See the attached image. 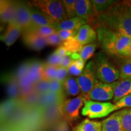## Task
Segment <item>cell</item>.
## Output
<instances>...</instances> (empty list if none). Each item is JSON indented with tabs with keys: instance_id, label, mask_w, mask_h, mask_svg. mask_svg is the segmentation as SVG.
<instances>
[{
	"instance_id": "1",
	"label": "cell",
	"mask_w": 131,
	"mask_h": 131,
	"mask_svg": "<svg viewBox=\"0 0 131 131\" xmlns=\"http://www.w3.org/2000/svg\"><path fill=\"white\" fill-rule=\"evenodd\" d=\"M98 25L131 38V3L117 1L98 15L91 26L94 28Z\"/></svg>"
},
{
	"instance_id": "2",
	"label": "cell",
	"mask_w": 131,
	"mask_h": 131,
	"mask_svg": "<svg viewBox=\"0 0 131 131\" xmlns=\"http://www.w3.org/2000/svg\"><path fill=\"white\" fill-rule=\"evenodd\" d=\"M94 29L97 34L100 46L105 53L122 58L130 57L131 38L100 25L96 26Z\"/></svg>"
},
{
	"instance_id": "3",
	"label": "cell",
	"mask_w": 131,
	"mask_h": 131,
	"mask_svg": "<svg viewBox=\"0 0 131 131\" xmlns=\"http://www.w3.org/2000/svg\"><path fill=\"white\" fill-rule=\"evenodd\" d=\"M96 77L103 83H112L120 79L119 69L103 52L96 54L94 60Z\"/></svg>"
},
{
	"instance_id": "4",
	"label": "cell",
	"mask_w": 131,
	"mask_h": 131,
	"mask_svg": "<svg viewBox=\"0 0 131 131\" xmlns=\"http://www.w3.org/2000/svg\"><path fill=\"white\" fill-rule=\"evenodd\" d=\"M27 4L30 7H35L45 13L58 24L69 19L63 3L61 1L37 0L30 1Z\"/></svg>"
},
{
	"instance_id": "5",
	"label": "cell",
	"mask_w": 131,
	"mask_h": 131,
	"mask_svg": "<svg viewBox=\"0 0 131 131\" xmlns=\"http://www.w3.org/2000/svg\"><path fill=\"white\" fill-rule=\"evenodd\" d=\"M115 111V104L112 103L84 100L81 114L89 119L101 118L109 115Z\"/></svg>"
},
{
	"instance_id": "6",
	"label": "cell",
	"mask_w": 131,
	"mask_h": 131,
	"mask_svg": "<svg viewBox=\"0 0 131 131\" xmlns=\"http://www.w3.org/2000/svg\"><path fill=\"white\" fill-rule=\"evenodd\" d=\"M76 80L81 90V95L84 100H87L90 92L100 82L96 75L94 60L90 61L86 66L83 72Z\"/></svg>"
},
{
	"instance_id": "7",
	"label": "cell",
	"mask_w": 131,
	"mask_h": 131,
	"mask_svg": "<svg viewBox=\"0 0 131 131\" xmlns=\"http://www.w3.org/2000/svg\"><path fill=\"white\" fill-rule=\"evenodd\" d=\"M84 103L81 94L77 97L64 100L60 105V110L65 121L72 124L80 118V110Z\"/></svg>"
},
{
	"instance_id": "8",
	"label": "cell",
	"mask_w": 131,
	"mask_h": 131,
	"mask_svg": "<svg viewBox=\"0 0 131 131\" xmlns=\"http://www.w3.org/2000/svg\"><path fill=\"white\" fill-rule=\"evenodd\" d=\"M118 81L112 83H103L100 81L93 88L87 98V100L105 101L112 100L114 96V91Z\"/></svg>"
},
{
	"instance_id": "9",
	"label": "cell",
	"mask_w": 131,
	"mask_h": 131,
	"mask_svg": "<svg viewBox=\"0 0 131 131\" xmlns=\"http://www.w3.org/2000/svg\"><path fill=\"white\" fill-rule=\"evenodd\" d=\"M14 21L21 26L23 32L30 30L34 27V25L32 23L30 7L27 3L16 2Z\"/></svg>"
},
{
	"instance_id": "10",
	"label": "cell",
	"mask_w": 131,
	"mask_h": 131,
	"mask_svg": "<svg viewBox=\"0 0 131 131\" xmlns=\"http://www.w3.org/2000/svg\"><path fill=\"white\" fill-rule=\"evenodd\" d=\"M77 16L81 18L91 26L96 20V15L89 0H77L76 2Z\"/></svg>"
},
{
	"instance_id": "11",
	"label": "cell",
	"mask_w": 131,
	"mask_h": 131,
	"mask_svg": "<svg viewBox=\"0 0 131 131\" xmlns=\"http://www.w3.org/2000/svg\"><path fill=\"white\" fill-rule=\"evenodd\" d=\"M23 40L26 46L32 50H42L47 45L46 40L32 29L23 32Z\"/></svg>"
},
{
	"instance_id": "12",
	"label": "cell",
	"mask_w": 131,
	"mask_h": 131,
	"mask_svg": "<svg viewBox=\"0 0 131 131\" xmlns=\"http://www.w3.org/2000/svg\"><path fill=\"white\" fill-rule=\"evenodd\" d=\"M75 37L84 46L95 42L97 40V34L91 26L86 24L80 27Z\"/></svg>"
},
{
	"instance_id": "13",
	"label": "cell",
	"mask_w": 131,
	"mask_h": 131,
	"mask_svg": "<svg viewBox=\"0 0 131 131\" xmlns=\"http://www.w3.org/2000/svg\"><path fill=\"white\" fill-rule=\"evenodd\" d=\"M22 32L23 29L21 26L15 21H12L7 24L4 32L1 35V40L7 47H10L16 41Z\"/></svg>"
},
{
	"instance_id": "14",
	"label": "cell",
	"mask_w": 131,
	"mask_h": 131,
	"mask_svg": "<svg viewBox=\"0 0 131 131\" xmlns=\"http://www.w3.org/2000/svg\"><path fill=\"white\" fill-rule=\"evenodd\" d=\"M30 9L32 23L34 26H49L56 29L57 30L58 24H57L51 18L35 7H30Z\"/></svg>"
},
{
	"instance_id": "15",
	"label": "cell",
	"mask_w": 131,
	"mask_h": 131,
	"mask_svg": "<svg viewBox=\"0 0 131 131\" xmlns=\"http://www.w3.org/2000/svg\"><path fill=\"white\" fill-rule=\"evenodd\" d=\"M16 2L1 1V21L8 24L14 21L15 16Z\"/></svg>"
},
{
	"instance_id": "16",
	"label": "cell",
	"mask_w": 131,
	"mask_h": 131,
	"mask_svg": "<svg viewBox=\"0 0 131 131\" xmlns=\"http://www.w3.org/2000/svg\"><path fill=\"white\" fill-rule=\"evenodd\" d=\"M101 131H124L121 122L119 111L114 113L102 121Z\"/></svg>"
},
{
	"instance_id": "17",
	"label": "cell",
	"mask_w": 131,
	"mask_h": 131,
	"mask_svg": "<svg viewBox=\"0 0 131 131\" xmlns=\"http://www.w3.org/2000/svg\"><path fill=\"white\" fill-rule=\"evenodd\" d=\"M64 95H58L49 92L40 96L38 104L40 109H44L53 105H60L64 101Z\"/></svg>"
},
{
	"instance_id": "18",
	"label": "cell",
	"mask_w": 131,
	"mask_h": 131,
	"mask_svg": "<svg viewBox=\"0 0 131 131\" xmlns=\"http://www.w3.org/2000/svg\"><path fill=\"white\" fill-rule=\"evenodd\" d=\"M131 94V78L119 80L114 91L113 102L117 103L121 98Z\"/></svg>"
},
{
	"instance_id": "19",
	"label": "cell",
	"mask_w": 131,
	"mask_h": 131,
	"mask_svg": "<svg viewBox=\"0 0 131 131\" xmlns=\"http://www.w3.org/2000/svg\"><path fill=\"white\" fill-rule=\"evenodd\" d=\"M86 24L87 22L84 19L78 17V16H76V17L72 18L67 19V20L62 22L61 23L59 24L58 27H57V30H68L78 31L80 27Z\"/></svg>"
},
{
	"instance_id": "20",
	"label": "cell",
	"mask_w": 131,
	"mask_h": 131,
	"mask_svg": "<svg viewBox=\"0 0 131 131\" xmlns=\"http://www.w3.org/2000/svg\"><path fill=\"white\" fill-rule=\"evenodd\" d=\"M102 122L86 118L73 127L72 131H101Z\"/></svg>"
},
{
	"instance_id": "21",
	"label": "cell",
	"mask_w": 131,
	"mask_h": 131,
	"mask_svg": "<svg viewBox=\"0 0 131 131\" xmlns=\"http://www.w3.org/2000/svg\"><path fill=\"white\" fill-rule=\"evenodd\" d=\"M63 89L66 95L68 96H77L81 94V90L76 79L68 77L63 83Z\"/></svg>"
},
{
	"instance_id": "22",
	"label": "cell",
	"mask_w": 131,
	"mask_h": 131,
	"mask_svg": "<svg viewBox=\"0 0 131 131\" xmlns=\"http://www.w3.org/2000/svg\"><path fill=\"white\" fill-rule=\"evenodd\" d=\"M43 65L44 64H42L38 61H34L30 63L27 76L34 84L42 80Z\"/></svg>"
},
{
	"instance_id": "23",
	"label": "cell",
	"mask_w": 131,
	"mask_h": 131,
	"mask_svg": "<svg viewBox=\"0 0 131 131\" xmlns=\"http://www.w3.org/2000/svg\"><path fill=\"white\" fill-rule=\"evenodd\" d=\"M91 2L97 16L101 13L105 12L117 1L113 0H92Z\"/></svg>"
},
{
	"instance_id": "24",
	"label": "cell",
	"mask_w": 131,
	"mask_h": 131,
	"mask_svg": "<svg viewBox=\"0 0 131 131\" xmlns=\"http://www.w3.org/2000/svg\"><path fill=\"white\" fill-rule=\"evenodd\" d=\"M120 79L131 78V58H124L119 64Z\"/></svg>"
},
{
	"instance_id": "25",
	"label": "cell",
	"mask_w": 131,
	"mask_h": 131,
	"mask_svg": "<svg viewBox=\"0 0 131 131\" xmlns=\"http://www.w3.org/2000/svg\"><path fill=\"white\" fill-rule=\"evenodd\" d=\"M62 45L67 49L69 52L72 53H77L81 51L83 46L81 45L75 37L69 38L68 40L64 41Z\"/></svg>"
},
{
	"instance_id": "26",
	"label": "cell",
	"mask_w": 131,
	"mask_h": 131,
	"mask_svg": "<svg viewBox=\"0 0 131 131\" xmlns=\"http://www.w3.org/2000/svg\"><path fill=\"white\" fill-rule=\"evenodd\" d=\"M121 122L124 131H131V107L119 111Z\"/></svg>"
},
{
	"instance_id": "27",
	"label": "cell",
	"mask_w": 131,
	"mask_h": 131,
	"mask_svg": "<svg viewBox=\"0 0 131 131\" xmlns=\"http://www.w3.org/2000/svg\"><path fill=\"white\" fill-rule=\"evenodd\" d=\"M58 68V67L52 66L49 65L47 63L44 64L42 73V80L50 81L55 79Z\"/></svg>"
},
{
	"instance_id": "28",
	"label": "cell",
	"mask_w": 131,
	"mask_h": 131,
	"mask_svg": "<svg viewBox=\"0 0 131 131\" xmlns=\"http://www.w3.org/2000/svg\"><path fill=\"white\" fill-rule=\"evenodd\" d=\"M34 91L40 96L50 92V81L41 80L35 83Z\"/></svg>"
},
{
	"instance_id": "29",
	"label": "cell",
	"mask_w": 131,
	"mask_h": 131,
	"mask_svg": "<svg viewBox=\"0 0 131 131\" xmlns=\"http://www.w3.org/2000/svg\"><path fill=\"white\" fill-rule=\"evenodd\" d=\"M96 47H97V45L96 43L90 44V45L84 46L81 51L80 52V55L82 60L86 61L88 59L92 57V56L94 55Z\"/></svg>"
},
{
	"instance_id": "30",
	"label": "cell",
	"mask_w": 131,
	"mask_h": 131,
	"mask_svg": "<svg viewBox=\"0 0 131 131\" xmlns=\"http://www.w3.org/2000/svg\"><path fill=\"white\" fill-rule=\"evenodd\" d=\"M62 2L69 18L77 16L76 12V0H64Z\"/></svg>"
},
{
	"instance_id": "31",
	"label": "cell",
	"mask_w": 131,
	"mask_h": 131,
	"mask_svg": "<svg viewBox=\"0 0 131 131\" xmlns=\"http://www.w3.org/2000/svg\"><path fill=\"white\" fill-rule=\"evenodd\" d=\"M32 30L35 31L37 34H38L42 37L47 38L49 35H52L53 33L56 32V29H55L53 27H49V26H34L32 27Z\"/></svg>"
},
{
	"instance_id": "32",
	"label": "cell",
	"mask_w": 131,
	"mask_h": 131,
	"mask_svg": "<svg viewBox=\"0 0 131 131\" xmlns=\"http://www.w3.org/2000/svg\"><path fill=\"white\" fill-rule=\"evenodd\" d=\"M115 106V110L118 111L119 109H126L131 107V94L125 96L121 98L117 103H114Z\"/></svg>"
},
{
	"instance_id": "33",
	"label": "cell",
	"mask_w": 131,
	"mask_h": 131,
	"mask_svg": "<svg viewBox=\"0 0 131 131\" xmlns=\"http://www.w3.org/2000/svg\"><path fill=\"white\" fill-rule=\"evenodd\" d=\"M63 83L54 79L50 81V92L58 95L64 94Z\"/></svg>"
},
{
	"instance_id": "34",
	"label": "cell",
	"mask_w": 131,
	"mask_h": 131,
	"mask_svg": "<svg viewBox=\"0 0 131 131\" xmlns=\"http://www.w3.org/2000/svg\"><path fill=\"white\" fill-rule=\"evenodd\" d=\"M19 92L20 91L17 80H10V82L9 83L8 86V94L12 98L16 97L19 95Z\"/></svg>"
},
{
	"instance_id": "35",
	"label": "cell",
	"mask_w": 131,
	"mask_h": 131,
	"mask_svg": "<svg viewBox=\"0 0 131 131\" xmlns=\"http://www.w3.org/2000/svg\"><path fill=\"white\" fill-rule=\"evenodd\" d=\"M46 40L47 45L52 46H59L63 44V42L57 32L46 38Z\"/></svg>"
},
{
	"instance_id": "36",
	"label": "cell",
	"mask_w": 131,
	"mask_h": 131,
	"mask_svg": "<svg viewBox=\"0 0 131 131\" xmlns=\"http://www.w3.org/2000/svg\"><path fill=\"white\" fill-rule=\"evenodd\" d=\"M62 58H63V57L58 55V54H57L55 52H54L53 53H52L51 55L48 57L46 63L48 64L49 65L52 66L59 67L60 64L61 63L62 60Z\"/></svg>"
},
{
	"instance_id": "37",
	"label": "cell",
	"mask_w": 131,
	"mask_h": 131,
	"mask_svg": "<svg viewBox=\"0 0 131 131\" xmlns=\"http://www.w3.org/2000/svg\"><path fill=\"white\" fill-rule=\"evenodd\" d=\"M78 31H73V30H59L57 31L58 35L60 36V38L63 41V42L65 41L66 40H68L69 38L71 37H75Z\"/></svg>"
},
{
	"instance_id": "38",
	"label": "cell",
	"mask_w": 131,
	"mask_h": 131,
	"mask_svg": "<svg viewBox=\"0 0 131 131\" xmlns=\"http://www.w3.org/2000/svg\"><path fill=\"white\" fill-rule=\"evenodd\" d=\"M68 69H65L63 68L58 67L57 70L56 77H55V80L57 81L63 83V81L66 79L68 77Z\"/></svg>"
},
{
	"instance_id": "39",
	"label": "cell",
	"mask_w": 131,
	"mask_h": 131,
	"mask_svg": "<svg viewBox=\"0 0 131 131\" xmlns=\"http://www.w3.org/2000/svg\"><path fill=\"white\" fill-rule=\"evenodd\" d=\"M68 73L70 75H72V76H78L79 77L80 75L81 74V73L83 72V70H80L76 66V65L75 64V63L72 61L71 64L70 65V66L68 68Z\"/></svg>"
},
{
	"instance_id": "40",
	"label": "cell",
	"mask_w": 131,
	"mask_h": 131,
	"mask_svg": "<svg viewBox=\"0 0 131 131\" xmlns=\"http://www.w3.org/2000/svg\"><path fill=\"white\" fill-rule=\"evenodd\" d=\"M73 60L72 59L70 56H65L63 57L61 63L60 64L59 67L65 69H68L70 65L71 64Z\"/></svg>"
},
{
	"instance_id": "41",
	"label": "cell",
	"mask_w": 131,
	"mask_h": 131,
	"mask_svg": "<svg viewBox=\"0 0 131 131\" xmlns=\"http://www.w3.org/2000/svg\"><path fill=\"white\" fill-rule=\"evenodd\" d=\"M55 52L57 54H58V55L61 56V57H64L65 56H70L72 54L71 52L68 51L67 49L62 45L61 46H60L56 49Z\"/></svg>"
},
{
	"instance_id": "42",
	"label": "cell",
	"mask_w": 131,
	"mask_h": 131,
	"mask_svg": "<svg viewBox=\"0 0 131 131\" xmlns=\"http://www.w3.org/2000/svg\"><path fill=\"white\" fill-rule=\"evenodd\" d=\"M73 63H75V64L76 65V66L80 70H84V61L82 59H80V60H75V61H73Z\"/></svg>"
},
{
	"instance_id": "43",
	"label": "cell",
	"mask_w": 131,
	"mask_h": 131,
	"mask_svg": "<svg viewBox=\"0 0 131 131\" xmlns=\"http://www.w3.org/2000/svg\"><path fill=\"white\" fill-rule=\"evenodd\" d=\"M70 57H71L73 61L81 59V56H80V53H72L71 54V55H70Z\"/></svg>"
},
{
	"instance_id": "44",
	"label": "cell",
	"mask_w": 131,
	"mask_h": 131,
	"mask_svg": "<svg viewBox=\"0 0 131 131\" xmlns=\"http://www.w3.org/2000/svg\"><path fill=\"white\" fill-rule=\"evenodd\" d=\"M129 58H131V41H130V57Z\"/></svg>"
}]
</instances>
